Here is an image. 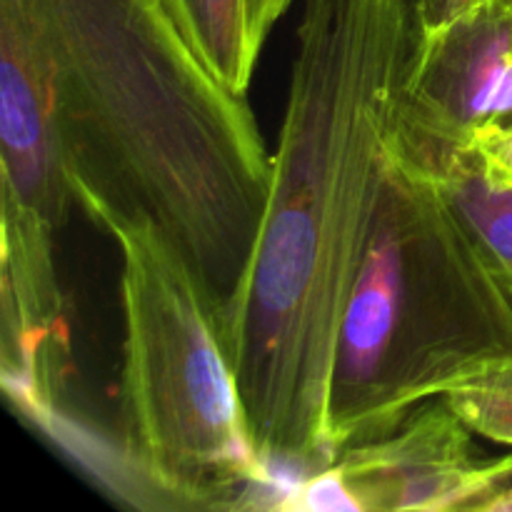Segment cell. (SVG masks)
Segmentation results:
<instances>
[{
  "mask_svg": "<svg viewBox=\"0 0 512 512\" xmlns=\"http://www.w3.org/2000/svg\"><path fill=\"white\" fill-rule=\"evenodd\" d=\"M205 68L235 95L248 93L268 33L293 0H163Z\"/></svg>",
  "mask_w": 512,
  "mask_h": 512,
  "instance_id": "obj_9",
  "label": "cell"
},
{
  "mask_svg": "<svg viewBox=\"0 0 512 512\" xmlns=\"http://www.w3.org/2000/svg\"><path fill=\"white\" fill-rule=\"evenodd\" d=\"M480 158L490 168V173L512 185V130H495L475 140Z\"/></svg>",
  "mask_w": 512,
  "mask_h": 512,
  "instance_id": "obj_12",
  "label": "cell"
},
{
  "mask_svg": "<svg viewBox=\"0 0 512 512\" xmlns=\"http://www.w3.org/2000/svg\"><path fill=\"white\" fill-rule=\"evenodd\" d=\"M415 0H305L268 203L220 333L258 455L298 483L338 460L345 308L368 255Z\"/></svg>",
  "mask_w": 512,
  "mask_h": 512,
  "instance_id": "obj_1",
  "label": "cell"
},
{
  "mask_svg": "<svg viewBox=\"0 0 512 512\" xmlns=\"http://www.w3.org/2000/svg\"><path fill=\"white\" fill-rule=\"evenodd\" d=\"M55 230L3 210V380L10 398L48 420L68 353Z\"/></svg>",
  "mask_w": 512,
  "mask_h": 512,
  "instance_id": "obj_8",
  "label": "cell"
},
{
  "mask_svg": "<svg viewBox=\"0 0 512 512\" xmlns=\"http://www.w3.org/2000/svg\"><path fill=\"white\" fill-rule=\"evenodd\" d=\"M443 398L473 433L512 448V358L483 365Z\"/></svg>",
  "mask_w": 512,
  "mask_h": 512,
  "instance_id": "obj_10",
  "label": "cell"
},
{
  "mask_svg": "<svg viewBox=\"0 0 512 512\" xmlns=\"http://www.w3.org/2000/svg\"><path fill=\"white\" fill-rule=\"evenodd\" d=\"M503 283H505V288H508L510 295H512V280H503Z\"/></svg>",
  "mask_w": 512,
  "mask_h": 512,
  "instance_id": "obj_13",
  "label": "cell"
},
{
  "mask_svg": "<svg viewBox=\"0 0 512 512\" xmlns=\"http://www.w3.org/2000/svg\"><path fill=\"white\" fill-rule=\"evenodd\" d=\"M335 465L363 512L485 510L508 455L483 458L473 430L433 398L393 433L340 450Z\"/></svg>",
  "mask_w": 512,
  "mask_h": 512,
  "instance_id": "obj_6",
  "label": "cell"
},
{
  "mask_svg": "<svg viewBox=\"0 0 512 512\" xmlns=\"http://www.w3.org/2000/svg\"><path fill=\"white\" fill-rule=\"evenodd\" d=\"M393 130L450 145L512 130V3L478 0L443 23L413 18Z\"/></svg>",
  "mask_w": 512,
  "mask_h": 512,
  "instance_id": "obj_5",
  "label": "cell"
},
{
  "mask_svg": "<svg viewBox=\"0 0 512 512\" xmlns=\"http://www.w3.org/2000/svg\"><path fill=\"white\" fill-rule=\"evenodd\" d=\"M0 3L48 60L75 203L93 220H153L223 308L273 178L245 95L205 68L163 0Z\"/></svg>",
  "mask_w": 512,
  "mask_h": 512,
  "instance_id": "obj_2",
  "label": "cell"
},
{
  "mask_svg": "<svg viewBox=\"0 0 512 512\" xmlns=\"http://www.w3.org/2000/svg\"><path fill=\"white\" fill-rule=\"evenodd\" d=\"M3 208L58 233L75 203L53 78L23 15L0 3Z\"/></svg>",
  "mask_w": 512,
  "mask_h": 512,
  "instance_id": "obj_7",
  "label": "cell"
},
{
  "mask_svg": "<svg viewBox=\"0 0 512 512\" xmlns=\"http://www.w3.org/2000/svg\"><path fill=\"white\" fill-rule=\"evenodd\" d=\"M503 358H512L510 290L435 180L388 145L368 255L340 328L335 450L393 433Z\"/></svg>",
  "mask_w": 512,
  "mask_h": 512,
  "instance_id": "obj_3",
  "label": "cell"
},
{
  "mask_svg": "<svg viewBox=\"0 0 512 512\" xmlns=\"http://www.w3.org/2000/svg\"><path fill=\"white\" fill-rule=\"evenodd\" d=\"M123 255V445L173 508L283 498L258 455L220 333V305L143 215L93 220ZM280 505V503H278Z\"/></svg>",
  "mask_w": 512,
  "mask_h": 512,
  "instance_id": "obj_4",
  "label": "cell"
},
{
  "mask_svg": "<svg viewBox=\"0 0 512 512\" xmlns=\"http://www.w3.org/2000/svg\"><path fill=\"white\" fill-rule=\"evenodd\" d=\"M508 3H512V0H508Z\"/></svg>",
  "mask_w": 512,
  "mask_h": 512,
  "instance_id": "obj_14",
  "label": "cell"
},
{
  "mask_svg": "<svg viewBox=\"0 0 512 512\" xmlns=\"http://www.w3.org/2000/svg\"><path fill=\"white\" fill-rule=\"evenodd\" d=\"M280 510H303V512H325V510H355L360 512L358 500L350 493L343 473L338 465H328L320 473L308 475L300 483H295L283 495L278 505Z\"/></svg>",
  "mask_w": 512,
  "mask_h": 512,
  "instance_id": "obj_11",
  "label": "cell"
}]
</instances>
